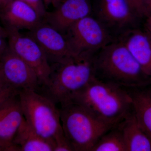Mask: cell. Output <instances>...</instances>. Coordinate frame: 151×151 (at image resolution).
Returning <instances> with one entry per match:
<instances>
[{
	"instance_id": "cell-1",
	"label": "cell",
	"mask_w": 151,
	"mask_h": 151,
	"mask_svg": "<svg viewBox=\"0 0 151 151\" xmlns=\"http://www.w3.org/2000/svg\"><path fill=\"white\" fill-rule=\"evenodd\" d=\"M70 103L80 105L100 121L113 127L134 111L128 89L95 77L73 96Z\"/></svg>"
},
{
	"instance_id": "cell-2",
	"label": "cell",
	"mask_w": 151,
	"mask_h": 151,
	"mask_svg": "<svg viewBox=\"0 0 151 151\" xmlns=\"http://www.w3.org/2000/svg\"><path fill=\"white\" fill-rule=\"evenodd\" d=\"M94 55L86 53L73 55L50 63L48 83L40 89L43 92L41 94L57 106L70 103L73 96L95 77Z\"/></svg>"
},
{
	"instance_id": "cell-3",
	"label": "cell",
	"mask_w": 151,
	"mask_h": 151,
	"mask_svg": "<svg viewBox=\"0 0 151 151\" xmlns=\"http://www.w3.org/2000/svg\"><path fill=\"white\" fill-rule=\"evenodd\" d=\"M95 77L127 89L142 88L151 84L147 75L124 44L117 39L94 55Z\"/></svg>"
},
{
	"instance_id": "cell-4",
	"label": "cell",
	"mask_w": 151,
	"mask_h": 151,
	"mask_svg": "<svg viewBox=\"0 0 151 151\" xmlns=\"http://www.w3.org/2000/svg\"><path fill=\"white\" fill-rule=\"evenodd\" d=\"M59 109L63 133L74 151H91L101 137L114 127L75 103H69Z\"/></svg>"
},
{
	"instance_id": "cell-5",
	"label": "cell",
	"mask_w": 151,
	"mask_h": 151,
	"mask_svg": "<svg viewBox=\"0 0 151 151\" xmlns=\"http://www.w3.org/2000/svg\"><path fill=\"white\" fill-rule=\"evenodd\" d=\"M19 97L24 117L38 134L54 141L64 133L59 108L52 100L34 90H21Z\"/></svg>"
},
{
	"instance_id": "cell-6",
	"label": "cell",
	"mask_w": 151,
	"mask_h": 151,
	"mask_svg": "<svg viewBox=\"0 0 151 151\" xmlns=\"http://www.w3.org/2000/svg\"><path fill=\"white\" fill-rule=\"evenodd\" d=\"M64 35L74 54L94 55L115 40L108 29L92 15L76 22Z\"/></svg>"
},
{
	"instance_id": "cell-7",
	"label": "cell",
	"mask_w": 151,
	"mask_h": 151,
	"mask_svg": "<svg viewBox=\"0 0 151 151\" xmlns=\"http://www.w3.org/2000/svg\"><path fill=\"white\" fill-rule=\"evenodd\" d=\"M9 48L18 55L35 71L40 87L48 83L51 68L45 52L32 37L19 30L6 28Z\"/></svg>"
},
{
	"instance_id": "cell-8",
	"label": "cell",
	"mask_w": 151,
	"mask_h": 151,
	"mask_svg": "<svg viewBox=\"0 0 151 151\" xmlns=\"http://www.w3.org/2000/svg\"><path fill=\"white\" fill-rule=\"evenodd\" d=\"M94 16L114 35L137 27L140 20L133 13L125 0H94Z\"/></svg>"
},
{
	"instance_id": "cell-9",
	"label": "cell",
	"mask_w": 151,
	"mask_h": 151,
	"mask_svg": "<svg viewBox=\"0 0 151 151\" xmlns=\"http://www.w3.org/2000/svg\"><path fill=\"white\" fill-rule=\"evenodd\" d=\"M0 72L9 86L20 91H37L39 80L35 70L8 47L0 55Z\"/></svg>"
},
{
	"instance_id": "cell-10",
	"label": "cell",
	"mask_w": 151,
	"mask_h": 151,
	"mask_svg": "<svg viewBox=\"0 0 151 151\" xmlns=\"http://www.w3.org/2000/svg\"><path fill=\"white\" fill-rule=\"evenodd\" d=\"M93 14L91 0H63L52 12H47L43 21L65 34L79 20Z\"/></svg>"
},
{
	"instance_id": "cell-11",
	"label": "cell",
	"mask_w": 151,
	"mask_h": 151,
	"mask_svg": "<svg viewBox=\"0 0 151 151\" xmlns=\"http://www.w3.org/2000/svg\"><path fill=\"white\" fill-rule=\"evenodd\" d=\"M26 34L40 45L50 64L76 55L71 50L65 35L45 22L42 21Z\"/></svg>"
},
{
	"instance_id": "cell-12",
	"label": "cell",
	"mask_w": 151,
	"mask_h": 151,
	"mask_svg": "<svg viewBox=\"0 0 151 151\" xmlns=\"http://www.w3.org/2000/svg\"><path fill=\"white\" fill-rule=\"evenodd\" d=\"M42 21L35 9L22 1L10 0L0 8V22L6 28L29 31Z\"/></svg>"
},
{
	"instance_id": "cell-13",
	"label": "cell",
	"mask_w": 151,
	"mask_h": 151,
	"mask_svg": "<svg viewBox=\"0 0 151 151\" xmlns=\"http://www.w3.org/2000/svg\"><path fill=\"white\" fill-rule=\"evenodd\" d=\"M151 78V40L145 31L137 27L125 31L117 37Z\"/></svg>"
},
{
	"instance_id": "cell-14",
	"label": "cell",
	"mask_w": 151,
	"mask_h": 151,
	"mask_svg": "<svg viewBox=\"0 0 151 151\" xmlns=\"http://www.w3.org/2000/svg\"><path fill=\"white\" fill-rule=\"evenodd\" d=\"M19 93L0 107V139L10 143H13L24 118Z\"/></svg>"
},
{
	"instance_id": "cell-15",
	"label": "cell",
	"mask_w": 151,
	"mask_h": 151,
	"mask_svg": "<svg viewBox=\"0 0 151 151\" xmlns=\"http://www.w3.org/2000/svg\"><path fill=\"white\" fill-rule=\"evenodd\" d=\"M118 126L127 151H151V139L138 123L134 111Z\"/></svg>"
},
{
	"instance_id": "cell-16",
	"label": "cell",
	"mask_w": 151,
	"mask_h": 151,
	"mask_svg": "<svg viewBox=\"0 0 151 151\" xmlns=\"http://www.w3.org/2000/svg\"><path fill=\"white\" fill-rule=\"evenodd\" d=\"M13 143L19 151H54V141L38 134L24 117L13 139Z\"/></svg>"
},
{
	"instance_id": "cell-17",
	"label": "cell",
	"mask_w": 151,
	"mask_h": 151,
	"mask_svg": "<svg viewBox=\"0 0 151 151\" xmlns=\"http://www.w3.org/2000/svg\"><path fill=\"white\" fill-rule=\"evenodd\" d=\"M128 90L138 123L151 139V88L147 86Z\"/></svg>"
},
{
	"instance_id": "cell-18",
	"label": "cell",
	"mask_w": 151,
	"mask_h": 151,
	"mask_svg": "<svg viewBox=\"0 0 151 151\" xmlns=\"http://www.w3.org/2000/svg\"><path fill=\"white\" fill-rule=\"evenodd\" d=\"M91 151H127L122 132L118 125L104 134Z\"/></svg>"
},
{
	"instance_id": "cell-19",
	"label": "cell",
	"mask_w": 151,
	"mask_h": 151,
	"mask_svg": "<svg viewBox=\"0 0 151 151\" xmlns=\"http://www.w3.org/2000/svg\"><path fill=\"white\" fill-rule=\"evenodd\" d=\"M133 13L140 20L151 14L150 0H125Z\"/></svg>"
},
{
	"instance_id": "cell-20",
	"label": "cell",
	"mask_w": 151,
	"mask_h": 151,
	"mask_svg": "<svg viewBox=\"0 0 151 151\" xmlns=\"http://www.w3.org/2000/svg\"><path fill=\"white\" fill-rule=\"evenodd\" d=\"M54 142L55 145L54 151H74L64 133L57 137Z\"/></svg>"
},
{
	"instance_id": "cell-21",
	"label": "cell",
	"mask_w": 151,
	"mask_h": 151,
	"mask_svg": "<svg viewBox=\"0 0 151 151\" xmlns=\"http://www.w3.org/2000/svg\"><path fill=\"white\" fill-rule=\"evenodd\" d=\"M10 0H9V1ZM22 1L35 9L38 13L44 18L47 12L45 4L43 0H19Z\"/></svg>"
},
{
	"instance_id": "cell-22",
	"label": "cell",
	"mask_w": 151,
	"mask_h": 151,
	"mask_svg": "<svg viewBox=\"0 0 151 151\" xmlns=\"http://www.w3.org/2000/svg\"><path fill=\"white\" fill-rule=\"evenodd\" d=\"M7 32L4 27L0 22V55L8 47Z\"/></svg>"
},
{
	"instance_id": "cell-23",
	"label": "cell",
	"mask_w": 151,
	"mask_h": 151,
	"mask_svg": "<svg viewBox=\"0 0 151 151\" xmlns=\"http://www.w3.org/2000/svg\"><path fill=\"white\" fill-rule=\"evenodd\" d=\"M19 91L12 87H9L0 91V107L3 103L15 94L18 93Z\"/></svg>"
},
{
	"instance_id": "cell-24",
	"label": "cell",
	"mask_w": 151,
	"mask_h": 151,
	"mask_svg": "<svg viewBox=\"0 0 151 151\" xmlns=\"http://www.w3.org/2000/svg\"><path fill=\"white\" fill-rule=\"evenodd\" d=\"M0 151H19V150L13 143L0 139Z\"/></svg>"
},
{
	"instance_id": "cell-25",
	"label": "cell",
	"mask_w": 151,
	"mask_h": 151,
	"mask_svg": "<svg viewBox=\"0 0 151 151\" xmlns=\"http://www.w3.org/2000/svg\"><path fill=\"white\" fill-rule=\"evenodd\" d=\"M146 21L144 31L151 40V14L146 19Z\"/></svg>"
},
{
	"instance_id": "cell-26",
	"label": "cell",
	"mask_w": 151,
	"mask_h": 151,
	"mask_svg": "<svg viewBox=\"0 0 151 151\" xmlns=\"http://www.w3.org/2000/svg\"><path fill=\"white\" fill-rule=\"evenodd\" d=\"M45 5H52L55 8L57 7L60 3L63 0H43Z\"/></svg>"
},
{
	"instance_id": "cell-27",
	"label": "cell",
	"mask_w": 151,
	"mask_h": 151,
	"mask_svg": "<svg viewBox=\"0 0 151 151\" xmlns=\"http://www.w3.org/2000/svg\"><path fill=\"white\" fill-rule=\"evenodd\" d=\"M9 87H10V86H9L7 84L6 82L5 81L4 79L3 78L2 75L0 72V91Z\"/></svg>"
},
{
	"instance_id": "cell-28",
	"label": "cell",
	"mask_w": 151,
	"mask_h": 151,
	"mask_svg": "<svg viewBox=\"0 0 151 151\" xmlns=\"http://www.w3.org/2000/svg\"><path fill=\"white\" fill-rule=\"evenodd\" d=\"M9 1V0H0V8L4 5Z\"/></svg>"
},
{
	"instance_id": "cell-29",
	"label": "cell",
	"mask_w": 151,
	"mask_h": 151,
	"mask_svg": "<svg viewBox=\"0 0 151 151\" xmlns=\"http://www.w3.org/2000/svg\"><path fill=\"white\" fill-rule=\"evenodd\" d=\"M150 9H151V0H150Z\"/></svg>"
}]
</instances>
